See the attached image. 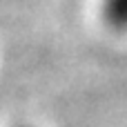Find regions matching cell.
<instances>
[{"label": "cell", "instance_id": "6da1fadb", "mask_svg": "<svg viewBox=\"0 0 127 127\" xmlns=\"http://www.w3.org/2000/svg\"><path fill=\"white\" fill-rule=\"evenodd\" d=\"M103 18L109 29L127 31V0H103Z\"/></svg>", "mask_w": 127, "mask_h": 127}, {"label": "cell", "instance_id": "7a4b0ae2", "mask_svg": "<svg viewBox=\"0 0 127 127\" xmlns=\"http://www.w3.org/2000/svg\"><path fill=\"white\" fill-rule=\"evenodd\" d=\"M18 127H31V125H18Z\"/></svg>", "mask_w": 127, "mask_h": 127}]
</instances>
